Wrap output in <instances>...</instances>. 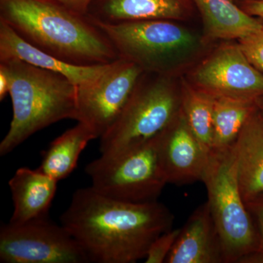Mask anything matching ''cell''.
Wrapping results in <instances>:
<instances>
[{"label": "cell", "instance_id": "obj_18", "mask_svg": "<svg viewBox=\"0 0 263 263\" xmlns=\"http://www.w3.org/2000/svg\"><path fill=\"white\" fill-rule=\"evenodd\" d=\"M98 138L92 129L84 123L66 130L50 143L43 152L38 171L57 181L68 177L75 170L79 157L88 143Z\"/></svg>", "mask_w": 263, "mask_h": 263}, {"label": "cell", "instance_id": "obj_11", "mask_svg": "<svg viewBox=\"0 0 263 263\" xmlns=\"http://www.w3.org/2000/svg\"><path fill=\"white\" fill-rule=\"evenodd\" d=\"M161 159L168 183L201 181L209 153L189 127L182 111L160 136Z\"/></svg>", "mask_w": 263, "mask_h": 263}, {"label": "cell", "instance_id": "obj_21", "mask_svg": "<svg viewBox=\"0 0 263 263\" xmlns=\"http://www.w3.org/2000/svg\"><path fill=\"white\" fill-rule=\"evenodd\" d=\"M181 231L180 229H171L161 234L151 245L147 252L145 262L163 263L177 240Z\"/></svg>", "mask_w": 263, "mask_h": 263}, {"label": "cell", "instance_id": "obj_23", "mask_svg": "<svg viewBox=\"0 0 263 263\" xmlns=\"http://www.w3.org/2000/svg\"><path fill=\"white\" fill-rule=\"evenodd\" d=\"M252 219L258 230L260 238V249H263V193L246 202Z\"/></svg>", "mask_w": 263, "mask_h": 263}, {"label": "cell", "instance_id": "obj_22", "mask_svg": "<svg viewBox=\"0 0 263 263\" xmlns=\"http://www.w3.org/2000/svg\"><path fill=\"white\" fill-rule=\"evenodd\" d=\"M238 42L249 61L263 74V26L257 32Z\"/></svg>", "mask_w": 263, "mask_h": 263}, {"label": "cell", "instance_id": "obj_3", "mask_svg": "<svg viewBox=\"0 0 263 263\" xmlns=\"http://www.w3.org/2000/svg\"><path fill=\"white\" fill-rule=\"evenodd\" d=\"M94 22L108 37L119 58L133 62L146 73L182 76L214 45L205 39L202 29L188 22L164 19Z\"/></svg>", "mask_w": 263, "mask_h": 263}, {"label": "cell", "instance_id": "obj_28", "mask_svg": "<svg viewBox=\"0 0 263 263\" xmlns=\"http://www.w3.org/2000/svg\"><path fill=\"white\" fill-rule=\"evenodd\" d=\"M256 105H257V108L260 110L261 113L263 114V96L256 100Z\"/></svg>", "mask_w": 263, "mask_h": 263}, {"label": "cell", "instance_id": "obj_20", "mask_svg": "<svg viewBox=\"0 0 263 263\" xmlns=\"http://www.w3.org/2000/svg\"><path fill=\"white\" fill-rule=\"evenodd\" d=\"M181 111L189 127L206 152L213 146L215 97L197 89L181 76Z\"/></svg>", "mask_w": 263, "mask_h": 263}, {"label": "cell", "instance_id": "obj_12", "mask_svg": "<svg viewBox=\"0 0 263 263\" xmlns=\"http://www.w3.org/2000/svg\"><path fill=\"white\" fill-rule=\"evenodd\" d=\"M88 15L107 24L157 19L191 23L198 15L192 0H95Z\"/></svg>", "mask_w": 263, "mask_h": 263}, {"label": "cell", "instance_id": "obj_2", "mask_svg": "<svg viewBox=\"0 0 263 263\" xmlns=\"http://www.w3.org/2000/svg\"><path fill=\"white\" fill-rule=\"evenodd\" d=\"M0 20L30 44L68 63L103 65L119 58L89 15L55 0H0Z\"/></svg>", "mask_w": 263, "mask_h": 263}, {"label": "cell", "instance_id": "obj_13", "mask_svg": "<svg viewBox=\"0 0 263 263\" xmlns=\"http://www.w3.org/2000/svg\"><path fill=\"white\" fill-rule=\"evenodd\" d=\"M165 262L226 263L220 237L207 202L197 208L181 228Z\"/></svg>", "mask_w": 263, "mask_h": 263}, {"label": "cell", "instance_id": "obj_15", "mask_svg": "<svg viewBox=\"0 0 263 263\" xmlns=\"http://www.w3.org/2000/svg\"><path fill=\"white\" fill-rule=\"evenodd\" d=\"M16 60L61 74L76 86L91 80L105 66L73 65L50 54L26 41L8 24L0 20V61Z\"/></svg>", "mask_w": 263, "mask_h": 263}, {"label": "cell", "instance_id": "obj_1", "mask_svg": "<svg viewBox=\"0 0 263 263\" xmlns=\"http://www.w3.org/2000/svg\"><path fill=\"white\" fill-rule=\"evenodd\" d=\"M174 216L157 202L133 203L104 196L90 187L76 190L60 217L89 262L134 263L152 242L172 229Z\"/></svg>", "mask_w": 263, "mask_h": 263}, {"label": "cell", "instance_id": "obj_17", "mask_svg": "<svg viewBox=\"0 0 263 263\" xmlns=\"http://www.w3.org/2000/svg\"><path fill=\"white\" fill-rule=\"evenodd\" d=\"M240 192L245 202L263 193V114L256 108L235 143Z\"/></svg>", "mask_w": 263, "mask_h": 263}, {"label": "cell", "instance_id": "obj_16", "mask_svg": "<svg viewBox=\"0 0 263 263\" xmlns=\"http://www.w3.org/2000/svg\"><path fill=\"white\" fill-rule=\"evenodd\" d=\"M57 183L37 169L17 170L8 182L13 202L9 222H25L48 216L56 195Z\"/></svg>", "mask_w": 263, "mask_h": 263}, {"label": "cell", "instance_id": "obj_25", "mask_svg": "<svg viewBox=\"0 0 263 263\" xmlns=\"http://www.w3.org/2000/svg\"><path fill=\"white\" fill-rule=\"evenodd\" d=\"M235 3L247 14L263 20V1L245 0Z\"/></svg>", "mask_w": 263, "mask_h": 263}, {"label": "cell", "instance_id": "obj_24", "mask_svg": "<svg viewBox=\"0 0 263 263\" xmlns=\"http://www.w3.org/2000/svg\"><path fill=\"white\" fill-rule=\"evenodd\" d=\"M59 3L75 13L88 15L90 7L95 0H55Z\"/></svg>", "mask_w": 263, "mask_h": 263}, {"label": "cell", "instance_id": "obj_7", "mask_svg": "<svg viewBox=\"0 0 263 263\" xmlns=\"http://www.w3.org/2000/svg\"><path fill=\"white\" fill-rule=\"evenodd\" d=\"M160 136L133 149L101 155L89 162L85 172L91 179V187L121 201L157 200L168 183L161 159Z\"/></svg>", "mask_w": 263, "mask_h": 263}, {"label": "cell", "instance_id": "obj_27", "mask_svg": "<svg viewBox=\"0 0 263 263\" xmlns=\"http://www.w3.org/2000/svg\"><path fill=\"white\" fill-rule=\"evenodd\" d=\"M238 263H263V249L247 254L242 257Z\"/></svg>", "mask_w": 263, "mask_h": 263}, {"label": "cell", "instance_id": "obj_14", "mask_svg": "<svg viewBox=\"0 0 263 263\" xmlns=\"http://www.w3.org/2000/svg\"><path fill=\"white\" fill-rule=\"evenodd\" d=\"M211 44L239 41L262 28L263 20L247 14L233 0H192Z\"/></svg>", "mask_w": 263, "mask_h": 263}, {"label": "cell", "instance_id": "obj_26", "mask_svg": "<svg viewBox=\"0 0 263 263\" xmlns=\"http://www.w3.org/2000/svg\"><path fill=\"white\" fill-rule=\"evenodd\" d=\"M10 80L4 67L0 66V100H3L9 94Z\"/></svg>", "mask_w": 263, "mask_h": 263}, {"label": "cell", "instance_id": "obj_4", "mask_svg": "<svg viewBox=\"0 0 263 263\" xmlns=\"http://www.w3.org/2000/svg\"><path fill=\"white\" fill-rule=\"evenodd\" d=\"M10 80L13 118L0 143V155L10 153L29 137L64 120H77L76 86L61 74L20 60L0 61Z\"/></svg>", "mask_w": 263, "mask_h": 263}, {"label": "cell", "instance_id": "obj_29", "mask_svg": "<svg viewBox=\"0 0 263 263\" xmlns=\"http://www.w3.org/2000/svg\"><path fill=\"white\" fill-rule=\"evenodd\" d=\"M235 3H238V2L245 1V0H233ZM252 1H263V0H252Z\"/></svg>", "mask_w": 263, "mask_h": 263}, {"label": "cell", "instance_id": "obj_5", "mask_svg": "<svg viewBox=\"0 0 263 263\" xmlns=\"http://www.w3.org/2000/svg\"><path fill=\"white\" fill-rule=\"evenodd\" d=\"M181 80L143 72L120 117L100 138L101 155L133 149L162 134L181 113Z\"/></svg>", "mask_w": 263, "mask_h": 263}, {"label": "cell", "instance_id": "obj_9", "mask_svg": "<svg viewBox=\"0 0 263 263\" xmlns=\"http://www.w3.org/2000/svg\"><path fill=\"white\" fill-rule=\"evenodd\" d=\"M215 98L256 101L263 96V74L246 56L237 41L216 43L183 76Z\"/></svg>", "mask_w": 263, "mask_h": 263}, {"label": "cell", "instance_id": "obj_10", "mask_svg": "<svg viewBox=\"0 0 263 263\" xmlns=\"http://www.w3.org/2000/svg\"><path fill=\"white\" fill-rule=\"evenodd\" d=\"M143 73L124 59L107 64L92 79L76 86V121L101 138L120 117Z\"/></svg>", "mask_w": 263, "mask_h": 263}, {"label": "cell", "instance_id": "obj_6", "mask_svg": "<svg viewBox=\"0 0 263 263\" xmlns=\"http://www.w3.org/2000/svg\"><path fill=\"white\" fill-rule=\"evenodd\" d=\"M201 181L226 263H238L260 248V238L240 192L235 144L211 151Z\"/></svg>", "mask_w": 263, "mask_h": 263}, {"label": "cell", "instance_id": "obj_8", "mask_svg": "<svg viewBox=\"0 0 263 263\" xmlns=\"http://www.w3.org/2000/svg\"><path fill=\"white\" fill-rule=\"evenodd\" d=\"M0 262L87 263V256L62 224L48 216L0 228Z\"/></svg>", "mask_w": 263, "mask_h": 263}, {"label": "cell", "instance_id": "obj_19", "mask_svg": "<svg viewBox=\"0 0 263 263\" xmlns=\"http://www.w3.org/2000/svg\"><path fill=\"white\" fill-rule=\"evenodd\" d=\"M256 108V101L215 98L212 150L223 149L235 144L247 119Z\"/></svg>", "mask_w": 263, "mask_h": 263}]
</instances>
